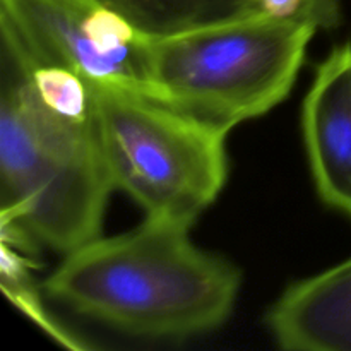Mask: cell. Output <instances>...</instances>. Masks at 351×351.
I'll use <instances>...</instances> for the list:
<instances>
[{"instance_id":"obj_1","label":"cell","mask_w":351,"mask_h":351,"mask_svg":"<svg viewBox=\"0 0 351 351\" xmlns=\"http://www.w3.org/2000/svg\"><path fill=\"white\" fill-rule=\"evenodd\" d=\"M0 29V223L69 254L98 239L113 191L95 91Z\"/></svg>"},{"instance_id":"obj_2","label":"cell","mask_w":351,"mask_h":351,"mask_svg":"<svg viewBox=\"0 0 351 351\" xmlns=\"http://www.w3.org/2000/svg\"><path fill=\"white\" fill-rule=\"evenodd\" d=\"M189 223L146 216L132 232L65 256L43 293L74 314L144 339L194 338L232 315L242 274L199 249Z\"/></svg>"},{"instance_id":"obj_3","label":"cell","mask_w":351,"mask_h":351,"mask_svg":"<svg viewBox=\"0 0 351 351\" xmlns=\"http://www.w3.org/2000/svg\"><path fill=\"white\" fill-rule=\"evenodd\" d=\"M315 31L247 14L149 36L151 79L161 103L228 134L290 95Z\"/></svg>"},{"instance_id":"obj_4","label":"cell","mask_w":351,"mask_h":351,"mask_svg":"<svg viewBox=\"0 0 351 351\" xmlns=\"http://www.w3.org/2000/svg\"><path fill=\"white\" fill-rule=\"evenodd\" d=\"M93 91L113 189L146 216L192 225L228 178L226 132L137 93Z\"/></svg>"},{"instance_id":"obj_5","label":"cell","mask_w":351,"mask_h":351,"mask_svg":"<svg viewBox=\"0 0 351 351\" xmlns=\"http://www.w3.org/2000/svg\"><path fill=\"white\" fill-rule=\"evenodd\" d=\"M0 26L31 57L74 72L91 88L160 101L151 79V34L101 0H0Z\"/></svg>"},{"instance_id":"obj_6","label":"cell","mask_w":351,"mask_h":351,"mask_svg":"<svg viewBox=\"0 0 351 351\" xmlns=\"http://www.w3.org/2000/svg\"><path fill=\"white\" fill-rule=\"evenodd\" d=\"M302 127L319 195L351 218V43L332 48L319 65Z\"/></svg>"},{"instance_id":"obj_7","label":"cell","mask_w":351,"mask_h":351,"mask_svg":"<svg viewBox=\"0 0 351 351\" xmlns=\"http://www.w3.org/2000/svg\"><path fill=\"white\" fill-rule=\"evenodd\" d=\"M266 322L283 350L351 351V259L287 288Z\"/></svg>"},{"instance_id":"obj_8","label":"cell","mask_w":351,"mask_h":351,"mask_svg":"<svg viewBox=\"0 0 351 351\" xmlns=\"http://www.w3.org/2000/svg\"><path fill=\"white\" fill-rule=\"evenodd\" d=\"M151 36L254 14V0H101Z\"/></svg>"},{"instance_id":"obj_9","label":"cell","mask_w":351,"mask_h":351,"mask_svg":"<svg viewBox=\"0 0 351 351\" xmlns=\"http://www.w3.org/2000/svg\"><path fill=\"white\" fill-rule=\"evenodd\" d=\"M2 250H0V285L2 291L10 302L27 315L38 328L45 331L62 346L71 350H88L91 345L82 341L71 329L62 326L53 315L45 307L41 291L43 287H38L36 281L31 276V259L33 252L19 249L9 240L2 239Z\"/></svg>"},{"instance_id":"obj_10","label":"cell","mask_w":351,"mask_h":351,"mask_svg":"<svg viewBox=\"0 0 351 351\" xmlns=\"http://www.w3.org/2000/svg\"><path fill=\"white\" fill-rule=\"evenodd\" d=\"M322 7L326 9V12L332 17V19H338V23L341 24V0H317Z\"/></svg>"}]
</instances>
